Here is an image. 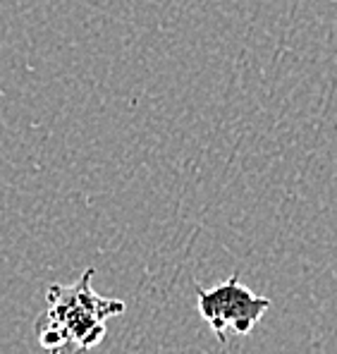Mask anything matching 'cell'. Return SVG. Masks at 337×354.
Instances as JSON below:
<instances>
[{"label": "cell", "mask_w": 337, "mask_h": 354, "mask_svg": "<svg viewBox=\"0 0 337 354\" xmlns=\"http://www.w3.org/2000/svg\"><path fill=\"white\" fill-rule=\"evenodd\" d=\"M93 268L72 285H50L48 309L36 319V335L48 354H86L106 337V321L120 316L124 301L101 297L91 288Z\"/></svg>", "instance_id": "1"}, {"label": "cell", "mask_w": 337, "mask_h": 354, "mask_svg": "<svg viewBox=\"0 0 337 354\" xmlns=\"http://www.w3.org/2000/svg\"><path fill=\"white\" fill-rule=\"evenodd\" d=\"M196 304L201 319L211 326L222 347H227L232 335H249L271 309V299L244 288L237 273L209 290L196 285Z\"/></svg>", "instance_id": "2"}]
</instances>
